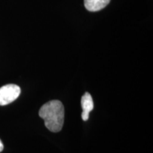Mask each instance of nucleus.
I'll list each match as a JSON object with an SVG mask.
<instances>
[{
  "mask_svg": "<svg viewBox=\"0 0 153 153\" xmlns=\"http://www.w3.org/2000/svg\"><path fill=\"white\" fill-rule=\"evenodd\" d=\"M39 116L45 122V126L53 133L60 132L64 124L65 109L62 102L58 100L48 101L41 106Z\"/></svg>",
  "mask_w": 153,
  "mask_h": 153,
  "instance_id": "nucleus-1",
  "label": "nucleus"
},
{
  "mask_svg": "<svg viewBox=\"0 0 153 153\" xmlns=\"http://www.w3.org/2000/svg\"><path fill=\"white\" fill-rule=\"evenodd\" d=\"M21 89L16 85H7L0 88V106L11 104L18 98Z\"/></svg>",
  "mask_w": 153,
  "mask_h": 153,
  "instance_id": "nucleus-2",
  "label": "nucleus"
},
{
  "mask_svg": "<svg viewBox=\"0 0 153 153\" xmlns=\"http://www.w3.org/2000/svg\"><path fill=\"white\" fill-rule=\"evenodd\" d=\"M82 108L83 111L82 113V118L83 120H87L89 118V113L93 110L94 108V102L92 97L89 93L86 92L82 96L81 99Z\"/></svg>",
  "mask_w": 153,
  "mask_h": 153,
  "instance_id": "nucleus-3",
  "label": "nucleus"
},
{
  "mask_svg": "<svg viewBox=\"0 0 153 153\" xmlns=\"http://www.w3.org/2000/svg\"><path fill=\"white\" fill-rule=\"evenodd\" d=\"M111 0H85L86 9L89 11H98L105 8Z\"/></svg>",
  "mask_w": 153,
  "mask_h": 153,
  "instance_id": "nucleus-4",
  "label": "nucleus"
},
{
  "mask_svg": "<svg viewBox=\"0 0 153 153\" xmlns=\"http://www.w3.org/2000/svg\"><path fill=\"white\" fill-rule=\"evenodd\" d=\"M3 150H4V145L2 142L1 141V140H0V152H2Z\"/></svg>",
  "mask_w": 153,
  "mask_h": 153,
  "instance_id": "nucleus-5",
  "label": "nucleus"
}]
</instances>
